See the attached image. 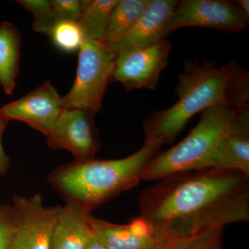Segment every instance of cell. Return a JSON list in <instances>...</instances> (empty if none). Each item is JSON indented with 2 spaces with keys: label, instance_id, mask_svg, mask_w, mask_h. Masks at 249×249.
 <instances>
[{
  "label": "cell",
  "instance_id": "cell-1",
  "mask_svg": "<svg viewBox=\"0 0 249 249\" xmlns=\"http://www.w3.org/2000/svg\"><path fill=\"white\" fill-rule=\"evenodd\" d=\"M158 181L141 193L139 204L160 245L249 221V176L206 168Z\"/></svg>",
  "mask_w": 249,
  "mask_h": 249
},
{
  "label": "cell",
  "instance_id": "cell-2",
  "mask_svg": "<svg viewBox=\"0 0 249 249\" xmlns=\"http://www.w3.org/2000/svg\"><path fill=\"white\" fill-rule=\"evenodd\" d=\"M176 93L178 101L172 107L152 114L143 124L145 142L170 143L190 119L209 107L227 105L249 109V76L235 62L219 67L188 62L178 76Z\"/></svg>",
  "mask_w": 249,
  "mask_h": 249
},
{
  "label": "cell",
  "instance_id": "cell-3",
  "mask_svg": "<svg viewBox=\"0 0 249 249\" xmlns=\"http://www.w3.org/2000/svg\"><path fill=\"white\" fill-rule=\"evenodd\" d=\"M160 147L144 142L138 151L119 160H75L53 171L49 182L67 202L78 203L91 211L137 186Z\"/></svg>",
  "mask_w": 249,
  "mask_h": 249
},
{
  "label": "cell",
  "instance_id": "cell-4",
  "mask_svg": "<svg viewBox=\"0 0 249 249\" xmlns=\"http://www.w3.org/2000/svg\"><path fill=\"white\" fill-rule=\"evenodd\" d=\"M249 123V109L227 105L208 108L181 142L159 153L147 165L142 181H158L174 174L209 168L217 147L228 134Z\"/></svg>",
  "mask_w": 249,
  "mask_h": 249
},
{
  "label": "cell",
  "instance_id": "cell-5",
  "mask_svg": "<svg viewBox=\"0 0 249 249\" xmlns=\"http://www.w3.org/2000/svg\"><path fill=\"white\" fill-rule=\"evenodd\" d=\"M116 55L97 40L85 37L78 51L76 75L71 89L62 97V108L97 114L113 80Z\"/></svg>",
  "mask_w": 249,
  "mask_h": 249
},
{
  "label": "cell",
  "instance_id": "cell-6",
  "mask_svg": "<svg viewBox=\"0 0 249 249\" xmlns=\"http://www.w3.org/2000/svg\"><path fill=\"white\" fill-rule=\"evenodd\" d=\"M249 19L235 3L224 0H183L178 1L164 36L186 27H201L224 32H237L248 27Z\"/></svg>",
  "mask_w": 249,
  "mask_h": 249
},
{
  "label": "cell",
  "instance_id": "cell-7",
  "mask_svg": "<svg viewBox=\"0 0 249 249\" xmlns=\"http://www.w3.org/2000/svg\"><path fill=\"white\" fill-rule=\"evenodd\" d=\"M172 45L166 39L116 54L113 80L127 91L157 88L160 73L168 65Z\"/></svg>",
  "mask_w": 249,
  "mask_h": 249
},
{
  "label": "cell",
  "instance_id": "cell-8",
  "mask_svg": "<svg viewBox=\"0 0 249 249\" xmlns=\"http://www.w3.org/2000/svg\"><path fill=\"white\" fill-rule=\"evenodd\" d=\"M13 201L16 227L12 249H51L54 226L62 206L46 207L40 193L15 196Z\"/></svg>",
  "mask_w": 249,
  "mask_h": 249
},
{
  "label": "cell",
  "instance_id": "cell-9",
  "mask_svg": "<svg viewBox=\"0 0 249 249\" xmlns=\"http://www.w3.org/2000/svg\"><path fill=\"white\" fill-rule=\"evenodd\" d=\"M93 116L82 109L62 108L47 137L49 147L67 150L76 160L95 158L100 142Z\"/></svg>",
  "mask_w": 249,
  "mask_h": 249
},
{
  "label": "cell",
  "instance_id": "cell-10",
  "mask_svg": "<svg viewBox=\"0 0 249 249\" xmlns=\"http://www.w3.org/2000/svg\"><path fill=\"white\" fill-rule=\"evenodd\" d=\"M3 113L10 121L24 123L47 137L62 109V97L49 80L22 98L4 105Z\"/></svg>",
  "mask_w": 249,
  "mask_h": 249
},
{
  "label": "cell",
  "instance_id": "cell-11",
  "mask_svg": "<svg viewBox=\"0 0 249 249\" xmlns=\"http://www.w3.org/2000/svg\"><path fill=\"white\" fill-rule=\"evenodd\" d=\"M178 1L150 0L131 30L121 40L106 49L116 55L127 49L152 45L165 39V27Z\"/></svg>",
  "mask_w": 249,
  "mask_h": 249
},
{
  "label": "cell",
  "instance_id": "cell-12",
  "mask_svg": "<svg viewBox=\"0 0 249 249\" xmlns=\"http://www.w3.org/2000/svg\"><path fill=\"white\" fill-rule=\"evenodd\" d=\"M89 223L93 235L106 249H154L160 245L141 217L128 224H117L91 215Z\"/></svg>",
  "mask_w": 249,
  "mask_h": 249
},
{
  "label": "cell",
  "instance_id": "cell-13",
  "mask_svg": "<svg viewBox=\"0 0 249 249\" xmlns=\"http://www.w3.org/2000/svg\"><path fill=\"white\" fill-rule=\"evenodd\" d=\"M91 211L73 201L62 206L55 222L51 249H85L92 233Z\"/></svg>",
  "mask_w": 249,
  "mask_h": 249
},
{
  "label": "cell",
  "instance_id": "cell-14",
  "mask_svg": "<svg viewBox=\"0 0 249 249\" xmlns=\"http://www.w3.org/2000/svg\"><path fill=\"white\" fill-rule=\"evenodd\" d=\"M209 168L238 172L249 176V123L223 139Z\"/></svg>",
  "mask_w": 249,
  "mask_h": 249
},
{
  "label": "cell",
  "instance_id": "cell-15",
  "mask_svg": "<svg viewBox=\"0 0 249 249\" xmlns=\"http://www.w3.org/2000/svg\"><path fill=\"white\" fill-rule=\"evenodd\" d=\"M22 37L13 23H0V85L6 95H11L16 88L19 71Z\"/></svg>",
  "mask_w": 249,
  "mask_h": 249
},
{
  "label": "cell",
  "instance_id": "cell-16",
  "mask_svg": "<svg viewBox=\"0 0 249 249\" xmlns=\"http://www.w3.org/2000/svg\"><path fill=\"white\" fill-rule=\"evenodd\" d=\"M150 0H118L101 43L106 48L121 40L131 30Z\"/></svg>",
  "mask_w": 249,
  "mask_h": 249
},
{
  "label": "cell",
  "instance_id": "cell-17",
  "mask_svg": "<svg viewBox=\"0 0 249 249\" xmlns=\"http://www.w3.org/2000/svg\"><path fill=\"white\" fill-rule=\"evenodd\" d=\"M118 0H83L79 24L85 37L101 42Z\"/></svg>",
  "mask_w": 249,
  "mask_h": 249
},
{
  "label": "cell",
  "instance_id": "cell-18",
  "mask_svg": "<svg viewBox=\"0 0 249 249\" xmlns=\"http://www.w3.org/2000/svg\"><path fill=\"white\" fill-rule=\"evenodd\" d=\"M48 36L57 48L67 53L78 52L85 38L78 22L73 21L55 22Z\"/></svg>",
  "mask_w": 249,
  "mask_h": 249
},
{
  "label": "cell",
  "instance_id": "cell-19",
  "mask_svg": "<svg viewBox=\"0 0 249 249\" xmlns=\"http://www.w3.org/2000/svg\"><path fill=\"white\" fill-rule=\"evenodd\" d=\"M16 2L32 14L34 30L49 36L56 22L50 0H18Z\"/></svg>",
  "mask_w": 249,
  "mask_h": 249
},
{
  "label": "cell",
  "instance_id": "cell-20",
  "mask_svg": "<svg viewBox=\"0 0 249 249\" xmlns=\"http://www.w3.org/2000/svg\"><path fill=\"white\" fill-rule=\"evenodd\" d=\"M224 227H217L169 245L171 249H222Z\"/></svg>",
  "mask_w": 249,
  "mask_h": 249
},
{
  "label": "cell",
  "instance_id": "cell-21",
  "mask_svg": "<svg viewBox=\"0 0 249 249\" xmlns=\"http://www.w3.org/2000/svg\"><path fill=\"white\" fill-rule=\"evenodd\" d=\"M16 227L13 206L5 204L0 206V249H12Z\"/></svg>",
  "mask_w": 249,
  "mask_h": 249
},
{
  "label": "cell",
  "instance_id": "cell-22",
  "mask_svg": "<svg viewBox=\"0 0 249 249\" xmlns=\"http://www.w3.org/2000/svg\"><path fill=\"white\" fill-rule=\"evenodd\" d=\"M55 22H78L83 11V0H50Z\"/></svg>",
  "mask_w": 249,
  "mask_h": 249
},
{
  "label": "cell",
  "instance_id": "cell-23",
  "mask_svg": "<svg viewBox=\"0 0 249 249\" xmlns=\"http://www.w3.org/2000/svg\"><path fill=\"white\" fill-rule=\"evenodd\" d=\"M9 122V120L3 113L1 107H0V176H3L7 173L10 165L9 158L6 155L2 145L3 133Z\"/></svg>",
  "mask_w": 249,
  "mask_h": 249
},
{
  "label": "cell",
  "instance_id": "cell-24",
  "mask_svg": "<svg viewBox=\"0 0 249 249\" xmlns=\"http://www.w3.org/2000/svg\"><path fill=\"white\" fill-rule=\"evenodd\" d=\"M85 249H106L93 233H91Z\"/></svg>",
  "mask_w": 249,
  "mask_h": 249
},
{
  "label": "cell",
  "instance_id": "cell-25",
  "mask_svg": "<svg viewBox=\"0 0 249 249\" xmlns=\"http://www.w3.org/2000/svg\"><path fill=\"white\" fill-rule=\"evenodd\" d=\"M236 5L242 11L246 17L249 19V0H239L236 1Z\"/></svg>",
  "mask_w": 249,
  "mask_h": 249
},
{
  "label": "cell",
  "instance_id": "cell-26",
  "mask_svg": "<svg viewBox=\"0 0 249 249\" xmlns=\"http://www.w3.org/2000/svg\"><path fill=\"white\" fill-rule=\"evenodd\" d=\"M154 249H171V248H170V246L160 245Z\"/></svg>",
  "mask_w": 249,
  "mask_h": 249
}]
</instances>
